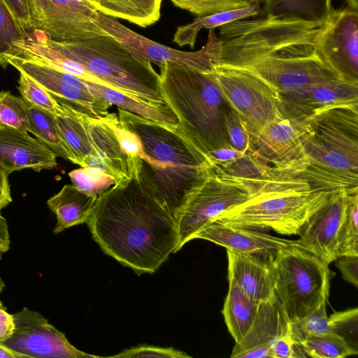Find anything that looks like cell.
<instances>
[{
	"mask_svg": "<svg viewBox=\"0 0 358 358\" xmlns=\"http://www.w3.org/2000/svg\"><path fill=\"white\" fill-rule=\"evenodd\" d=\"M128 166L129 178L98 196L87 224L106 254L138 274L153 273L178 252L176 220L141 157Z\"/></svg>",
	"mask_w": 358,
	"mask_h": 358,
	"instance_id": "6da1fadb",
	"label": "cell"
},
{
	"mask_svg": "<svg viewBox=\"0 0 358 358\" xmlns=\"http://www.w3.org/2000/svg\"><path fill=\"white\" fill-rule=\"evenodd\" d=\"M324 22L266 15L226 24L216 64L247 71L278 92L343 79L317 48Z\"/></svg>",
	"mask_w": 358,
	"mask_h": 358,
	"instance_id": "7a4b0ae2",
	"label": "cell"
},
{
	"mask_svg": "<svg viewBox=\"0 0 358 358\" xmlns=\"http://www.w3.org/2000/svg\"><path fill=\"white\" fill-rule=\"evenodd\" d=\"M294 157L273 173L331 194L358 192V104L334 107L303 122Z\"/></svg>",
	"mask_w": 358,
	"mask_h": 358,
	"instance_id": "3957f363",
	"label": "cell"
},
{
	"mask_svg": "<svg viewBox=\"0 0 358 358\" xmlns=\"http://www.w3.org/2000/svg\"><path fill=\"white\" fill-rule=\"evenodd\" d=\"M122 124L139 138L143 167L176 217L206 175L207 158L177 129L118 108Z\"/></svg>",
	"mask_w": 358,
	"mask_h": 358,
	"instance_id": "277c9868",
	"label": "cell"
},
{
	"mask_svg": "<svg viewBox=\"0 0 358 358\" xmlns=\"http://www.w3.org/2000/svg\"><path fill=\"white\" fill-rule=\"evenodd\" d=\"M158 66L164 100L178 120L176 129L205 156L230 147L225 115L231 107L209 73L167 63Z\"/></svg>",
	"mask_w": 358,
	"mask_h": 358,
	"instance_id": "5b68a950",
	"label": "cell"
},
{
	"mask_svg": "<svg viewBox=\"0 0 358 358\" xmlns=\"http://www.w3.org/2000/svg\"><path fill=\"white\" fill-rule=\"evenodd\" d=\"M332 195L312 189L302 180L275 176L257 195L212 220L231 227L299 235L310 217Z\"/></svg>",
	"mask_w": 358,
	"mask_h": 358,
	"instance_id": "8992f818",
	"label": "cell"
},
{
	"mask_svg": "<svg viewBox=\"0 0 358 358\" xmlns=\"http://www.w3.org/2000/svg\"><path fill=\"white\" fill-rule=\"evenodd\" d=\"M43 34L50 46L64 57L83 64L106 87L154 103H166L160 76L151 62L136 57L112 36L61 42Z\"/></svg>",
	"mask_w": 358,
	"mask_h": 358,
	"instance_id": "52a82bcc",
	"label": "cell"
},
{
	"mask_svg": "<svg viewBox=\"0 0 358 358\" xmlns=\"http://www.w3.org/2000/svg\"><path fill=\"white\" fill-rule=\"evenodd\" d=\"M275 292L290 321L315 310L329 292L334 273L314 255L294 245L279 249L272 258Z\"/></svg>",
	"mask_w": 358,
	"mask_h": 358,
	"instance_id": "ba28073f",
	"label": "cell"
},
{
	"mask_svg": "<svg viewBox=\"0 0 358 358\" xmlns=\"http://www.w3.org/2000/svg\"><path fill=\"white\" fill-rule=\"evenodd\" d=\"M210 76L250 134L282 116L278 92L255 75L236 67L215 64Z\"/></svg>",
	"mask_w": 358,
	"mask_h": 358,
	"instance_id": "9c48e42d",
	"label": "cell"
},
{
	"mask_svg": "<svg viewBox=\"0 0 358 358\" xmlns=\"http://www.w3.org/2000/svg\"><path fill=\"white\" fill-rule=\"evenodd\" d=\"M248 185L218 176L206 169L176 217L178 251L209 221L255 196Z\"/></svg>",
	"mask_w": 358,
	"mask_h": 358,
	"instance_id": "30bf717a",
	"label": "cell"
},
{
	"mask_svg": "<svg viewBox=\"0 0 358 358\" xmlns=\"http://www.w3.org/2000/svg\"><path fill=\"white\" fill-rule=\"evenodd\" d=\"M93 20L142 61L153 62L157 66L166 63L182 65L203 72L211 71L218 62L220 43L213 30H209L207 41L200 50L187 52L148 38L125 27L117 18L98 10Z\"/></svg>",
	"mask_w": 358,
	"mask_h": 358,
	"instance_id": "8fae6325",
	"label": "cell"
},
{
	"mask_svg": "<svg viewBox=\"0 0 358 358\" xmlns=\"http://www.w3.org/2000/svg\"><path fill=\"white\" fill-rule=\"evenodd\" d=\"M32 30L61 42L108 35L93 20L97 9L85 0H29Z\"/></svg>",
	"mask_w": 358,
	"mask_h": 358,
	"instance_id": "7c38bea8",
	"label": "cell"
},
{
	"mask_svg": "<svg viewBox=\"0 0 358 358\" xmlns=\"http://www.w3.org/2000/svg\"><path fill=\"white\" fill-rule=\"evenodd\" d=\"M6 61L46 90L60 103L95 118L105 117L111 103L92 94L86 80L46 64L20 56H7Z\"/></svg>",
	"mask_w": 358,
	"mask_h": 358,
	"instance_id": "4fadbf2b",
	"label": "cell"
},
{
	"mask_svg": "<svg viewBox=\"0 0 358 358\" xmlns=\"http://www.w3.org/2000/svg\"><path fill=\"white\" fill-rule=\"evenodd\" d=\"M13 315L15 331L2 344L16 352L38 358L99 357L77 349L64 333L37 311L24 307Z\"/></svg>",
	"mask_w": 358,
	"mask_h": 358,
	"instance_id": "5bb4252c",
	"label": "cell"
},
{
	"mask_svg": "<svg viewBox=\"0 0 358 358\" xmlns=\"http://www.w3.org/2000/svg\"><path fill=\"white\" fill-rule=\"evenodd\" d=\"M317 46L327 63L344 80L358 83V12L332 8Z\"/></svg>",
	"mask_w": 358,
	"mask_h": 358,
	"instance_id": "9a60e30c",
	"label": "cell"
},
{
	"mask_svg": "<svg viewBox=\"0 0 358 358\" xmlns=\"http://www.w3.org/2000/svg\"><path fill=\"white\" fill-rule=\"evenodd\" d=\"M282 117L305 122L334 107L358 104V83L343 79L278 92Z\"/></svg>",
	"mask_w": 358,
	"mask_h": 358,
	"instance_id": "2e32d148",
	"label": "cell"
},
{
	"mask_svg": "<svg viewBox=\"0 0 358 358\" xmlns=\"http://www.w3.org/2000/svg\"><path fill=\"white\" fill-rule=\"evenodd\" d=\"M290 320L277 296L259 305L257 315L244 336L233 348L231 358L272 357L271 348L289 333Z\"/></svg>",
	"mask_w": 358,
	"mask_h": 358,
	"instance_id": "e0dca14e",
	"label": "cell"
},
{
	"mask_svg": "<svg viewBox=\"0 0 358 358\" xmlns=\"http://www.w3.org/2000/svg\"><path fill=\"white\" fill-rule=\"evenodd\" d=\"M347 193L332 195L306 223L294 245L316 256L327 264L335 261L336 237L344 213Z\"/></svg>",
	"mask_w": 358,
	"mask_h": 358,
	"instance_id": "ac0fdd59",
	"label": "cell"
},
{
	"mask_svg": "<svg viewBox=\"0 0 358 358\" xmlns=\"http://www.w3.org/2000/svg\"><path fill=\"white\" fill-rule=\"evenodd\" d=\"M303 122L278 117L250 134L251 151L259 159L278 170L295 156L303 134Z\"/></svg>",
	"mask_w": 358,
	"mask_h": 358,
	"instance_id": "d6986e66",
	"label": "cell"
},
{
	"mask_svg": "<svg viewBox=\"0 0 358 358\" xmlns=\"http://www.w3.org/2000/svg\"><path fill=\"white\" fill-rule=\"evenodd\" d=\"M56 154L27 131L0 127V166L9 175L24 169L40 172L57 166Z\"/></svg>",
	"mask_w": 358,
	"mask_h": 358,
	"instance_id": "ffe728a7",
	"label": "cell"
},
{
	"mask_svg": "<svg viewBox=\"0 0 358 358\" xmlns=\"http://www.w3.org/2000/svg\"><path fill=\"white\" fill-rule=\"evenodd\" d=\"M223 246L230 251L245 255L269 256L279 249L294 245V241L284 239L253 229L231 227L217 220H210L194 236Z\"/></svg>",
	"mask_w": 358,
	"mask_h": 358,
	"instance_id": "44dd1931",
	"label": "cell"
},
{
	"mask_svg": "<svg viewBox=\"0 0 358 358\" xmlns=\"http://www.w3.org/2000/svg\"><path fill=\"white\" fill-rule=\"evenodd\" d=\"M228 280L234 282L253 301L259 304L275 295L272 266L274 255L239 254L227 250Z\"/></svg>",
	"mask_w": 358,
	"mask_h": 358,
	"instance_id": "7402d4cb",
	"label": "cell"
},
{
	"mask_svg": "<svg viewBox=\"0 0 358 358\" xmlns=\"http://www.w3.org/2000/svg\"><path fill=\"white\" fill-rule=\"evenodd\" d=\"M94 149L85 167L98 169L113 176L117 184L129 178L128 156L122 149L113 128L103 118L80 113Z\"/></svg>",
	"mask_w": 358,
	"mask_h": 358,
	"instance_id": "603a6c76",
	"label": "cell"
},
{
	"mask_svg": "<svg viewBox=\"0 0 358 358\" xmlns=\"http://www.w3.org/2000/svg\"><path fill=\"white\" fill-rule=\"evenodd\" d=\"M97 197L84 193L72 184L65 185L47 201L49 209L57 217L54 233L87 223Z\"/></svg>",
	"mask_w": 358,
	"mask_h": 358,
	"instance_id": "cb8c5ba5",
	"label": "cell"
},
{
	"mask_svg": "<svg viewBox=\"0 0 358 358\" xmlns=\"http://www.w3.org/2000/svg\"><path fill=\"white\" fill-rule=\"evenodd\" d=\"M92 94L118 108L138 115L146 120L169 127L178 125V117L172 108L166 103H154L129 96L110 87L87 81Z\"/></svg>",
	"mask_w": 358,
	"mask_h": 358,
	"instance_id": "d4e9b609",
	"label": "cell"
},
{
	"mask_svg": "<svg viewBox=\"0 0 358 358\" xmlns=\"http://www.w3.org/2000/svg\"><path fill=\"white\" fill-rule=\"evenodd\" d=\"M260 10L259 5H254L231 10L197 16L192 22L177 27L173 35V42L180 47L187 45L193 49L198 34L201 29L213 30L234 21L257 17Z\"/></svg>",
	"mask_w": 358,
	"mask_h": 358,
	"instance_id": "484cf974",
	"label": "cell"
},
{
	"mask_svg": "<svg viewBox=\"0 0 358 358\" xmlns=\"http://www.w3.org/2000/svg\"><path fill=\"white\" fill-rule=\"evenodd\" d=\"M258 303L251 300L234 282L229 280V289L222 313L235 343L248 331L258 310Z\"/></svg>",
	"mask_w": 358,
	"mask_h": 358,
	"instance_id": "4316f807",
	"label": "cell"
},
{
	"mask_svg": "<svg viewBox=\"0 0 358 358\" xmlns=\"http://www.w3.org/2000/svg\"><path fill=\"white\" fill-rule=\"evenodd\" d=\"M62 112L55 117L60 134L73 152L77 164L85 167L94 155L90 138L81 119L80 113L61 104Z\"/></svg>",
	"mask_w": 358,
	"mask_h": 358,
	"instance_id": "83f0119b",
	"label": "cell"
},
{
	"mask_svg": "<svg viewBox=\"0 0 358 358\" xmlns=\"http://www.w3.org/2000/svg\"><path fill=\"white\" fill-rule=\"evenodd\" d=\"M27 118V131L52 150L57 156L77 164V161L62 137L54 115L49 114L24 101Z\"/></svg>",
	"mask_w": 358,
	"mask_h": 358,
	"instance_id": "f1b7e54d",
	"label": "cell"
},
{
	"mask_svg": "<svg viewBox=\"0 0 358 358\" xmlns=\"http://www.w3.org/2000/svg\"><path fill=\"white\" fill-rule=\"evenodd\" d=\"M258 16H280L308 21H324L331 9V0H265Z\"/></svg>",
	"mask_w": 358,
	"mask_h": 358,
	"instance_id": "f546056e",
	"label": "cell"
},
{
	"mask_svg": "<svg viewBox=\"0 0 358 358\" xmlns=\"http://www.w3.org/2000/svg\"><path fill=\"white\" fill-rule=\"evenodd\" d=\"M336 254L337 257L358 256V192L347 195L337 233Z\"/></svg>",
	"mask_w": 358,
	"mask_h": 358,
	"instance_id": "4dcf8cb0",
	"label": "cell"
},
{
	"mask_svg": "<svg viewBox=\"0 0 358 358\" xmlns=\"http://www.w3.org/2000/svg\"><path fill=\"white\" fill-rule=\"evenodd\" d=\"M299 346L306 357L313 358H342L358 353L343 337L331 331L308 338Z\"/></svg>",
	"mask_w": 358,
	"mask_h": 358,
	"instance_id": "1f68e13d",
	"label": "cell"
},
{
	"mask_svg": "<svg viewBox=\"0 0 358 358\" xmlns=\"http://www.w3.org/2000/svg\"><path fill=\"white\" fill-rule=\"evenodd\" d=\"M27 30L10 9L4 0H0V66H8L6 57L16 55L15 43L25 39Z\"/></svg>",
	"mask_w": 358,
	"mask_h": 358,
	"instance_id": "d6a6232c",
	"label": "cell"
},
{
	"mask_svg": "<svg viewBox=\"0 0 358 358\" xmlns=\"http://www.w3.org/2000/svg\"><path fill=\"white\" fill-rule=\"evenodd\" d=\"M327 302V299L323 300L309 314L290 321V336L296 345L299 346L308 338L320 336L331 331L326 310Z\"/></svg>",
	"mask_w": 358,
	"mask_h": 358,
	"instance_id": "836d02e7",
	"label": "cell"
},
{
	"mask_svg": "<svg viewBox=\"0 0 358 358\" xmlns=\"http://www.w3.org/2000/svg\"><path fill=\"white\" fill-rule=\"evenodd\" d=\"M19 73L17 90L26 102L54 116L62 112V106L52 94L24 72Z\"/></svg>",
	"mask_w": 358,
	"mask_h": 358,
	"instance_id": "e575fe53",
	"label": "cell"
},
{
	"mask_svg": "<svg viewBox=\"0 0 358 358\" xmlns=\"http://www.w3.org/2000/svg\"><path fill=\"white\" fill-rule=\"evenodd\" d=\"M176 7L197 16L259 5L265 0H169Z\"/></svg>",
	"mask_w": 358,
	"mask_h": 358,
	"instance_id": "d590c367",
	"label": "cell"
},
{
	"mask_svg": "<svg viewBox=\"0 0 358 358\" xmlns=\"http://www.w3.org/2000/svg\"><path fill=\"white\" fill-rule=\"evenodd\" d=\"M69 176L72 185L91 196H99L116 183L115 179L110 175L92 167L74 169Z\"/></svg>",
	"mask_w": 358,
	"mask_h": 358,
	"instance_id": "8d00e7d4",
	"label": "cell"
},
{
	"mask_svg": "<svg viewBox=\"0 0 358 358\" xmlns=\"http://www.w3.org/2000/svg\"><path fill=\"white\" fill-rule=\"evenodd\" d=\"M24 100L9 91L0 92V127L27 131Z\"/></svg>",
	"mask_w": 358,
	"mask_h": 358,
	"instance_id": "74e56055",
	"label": "cell"
},
{
	"mask_svg": "<svg viewBox=\"0 0 358 358\" xmlns=\"http://www.w3.org/2000/svg\"><path fill=\"white\" fill-rule=\"evenodd\" d=\"M225 130L230 147L244 153L250 152V134L240 116L231 108L225 115Z\"/></svg>",
	"mask_w": 358,
	"mask_h": 358,
	"instance_id": "f35d334b",
	"label": "cell"
},
{
	"mask_svg": "<svg viewBox=\"0 0 358 358\" xmlns=\"http://www.w3.org/2000/svg\"><path fill=\"white\" fill-rule=\"evenodd\" d=\"M115 1L136 17L140 27L150 26L160 18L161 7L156 5L152 0Z\"/></svg>",
	"mask_w": 358,
	"mask_h": 358,
	"instance_id": "ab89813d",
	"label": "cell"
},
{
	"mask_svg": "<svg viewBox=\"0 0 358 358\" xmlns=\"http://www.w3.org/2000/svg\"><path fill=\"white\" fill-rule=\"evenodd\" d=\"M111 357L120 358H140V357H159V358H190L186 353L175 350L172 348H159L150 345H142L121 352Z\"/></svg>",
	"mask_w": 358,
	"mask_h": 358,
	"instance_id": "60d3db41",
	"label": "cell"
},
{
	"mask_svg": "<svg viewBox=\"0 0 358 358\" xmlns=\"http://www.w3.org/2000/svg\"><path fill=\"white\" fill-rule=\"evenodd\" d=\"M358 308H355L341 312H334L329 317V324L331 331L342 337L347 333L357 336Z\"/></svg>",
	"mask_w": 358,
	"mask_h": 358,
	"instance_id": "b9f144b4",
	"label": "cell"
},
{
	"mask_svg": "<svg viewBox=\"0 0 358 358\" xmlns=\"http://www.w3.org/2000/svg\"><path fill=\"white\" fill-rule=\"evenodd\" d=\"M336 266L343 278L356 287H358V256L346 255L337 257Z\"/></svg>",
	"mask_w": 358,
	"mask_h": 358,
	"instance_id": "7bdbcfd3",
	"label": "cell"
},
{
	"mask_svg": "<svg viewBox=\"0 0 358 358\" xmlns=\"http://www.w3.org/2000/svg\"><path fill=\"white\" fill-rule=\"evenodd\" d=\"M101 5V13L104 15L125 20L138 25V21L136 17L118 4L115 0H98Z\"/></svg>",
	"mask_w": 358,
	"mask_h": 358,
	"instance_id": "ee69618b",
	"label": "cell"
},
{
	"mask_svg": "<svg viewBox=\"0 0 358 358\" xmlns=\"http://www.w3.org/2000/svg\"><path fill=\"white\" fill-rule=\"evenodd\" d=\"M13 14L28 31H31V19L29 0H4Z\"/></svg>",
	"mask_w": 358,
	"mask_h": 358,
	"instance_id": "f6af8a7d",
	"label": "cell"
},
{
	"mask_svg": "<svg viewBox=\"0 0 358 358\" xmlns=\"http://www.w3.org/2000/svg\"><path fill=\"white\" fill-rule=\"evenodd\" d=\"M245 153L238 151L231 147L213 150L206 154L207 158V166L227 163L243 155Z\"/></svg>",
	"mask_w": 358,
	"mask_h": 358,
	"instance_id": "bcb514c9",
	"label": "cell"
},
{
	"mask_svg": "<svg viewBox=\"0 0 358 358\" xmlns=\"http://www.w3.org/2000/svg\"><path fill=\"white\" fill-rule=\"evenodd\" d=\"M13 314L6 311V308H0V343L8 340L15 331Z\"/></svg>",
	"mask_w": 358,
	"mask_h": 358,
	"instance_id": "7dc6e473",
	"label": "cell"
},
{
	"mask_svg": "<svg viewBox=\"0 0 358 358\" xmlns=\"http://www.w3.org/2000/svg\"><path fill=\"white\" fill-rule=\"evenodd\" d=\"M8 176V174L0 166V213L13 201Z\"/></svg>",
	"mask_w": 358,
	"mask_h": 358,
	"instance_id": "c3c4849f",
	"label": "cell"
},
{
	"mask_svg": "<svg viewBox=\"0 0 358 358\" xmlns=\"http://www.w3.org/2000/svg\"><path fill=\"white\" fill-rule=\"evenodd\" d=\"M10 240L6 218L0 213V259L10 248Z\"/></svg>",
	"mask_w": 358,
	"mask_h": 358,
	"instance_id": "681fc988",
	"label": "cell"
},
{
	"mask_svg": "<svg viewBox=\"0 0 358 358\" xmlns=\"http://www.w3.org/2000/svg\"><path fill=\"white\" fill-rule=\"evenodd\" d=\"M0 358H27L25 355L16 352L0 343Z\"/></svg>",
	"mask_w": 358,
	"mask_h": 358,
	"instance_id": "f907efd6",
	"label": "cell"
},
{
	"mask_svg": "<svg viewBox=\"0 0 358 358\" xmlns=\"http://www.w3.org/2000/svg\"><path fill=\"white\" fill-rule=\"evenodd\" d=\"M348 6L356 11H358V0H346Z\"/></svg>",
	"mask_w": 358,
	"mask_h": 358,
	"instance_id": "816d5d0a",
	"label": "cell"
},
{
	"mask_svg": "<svg viewBox=\"0 0 358 358\" xmlns=\"http://www.w3.org/2000/svg\"><path fill=\"white\" fill-rule=\"evenodd\" d=\"M5 287V283L3 282V280L1 279V278L0 277V294L1 293V292L3 291V289H4ZM0 308H6L3 303H2V301L0 300Z\"/></svg>",
	"mask_w": 358,
	"mask_h": 358,
	"instance_id": "f5cc1de1",
	"label": "cell"
},
{
	"mask_svg": "<svg viewBox=\"0 0 358 358\" xmlns=\"http://www.w3.org/2000/svg\"><path fill=\"white\" fill-rule=\"evenodd\" d=\"M156 5L161 7V3L162 0H152Z\"/></svg>",
	"mask_w": 358,
	"mask_h": 358,
	"instance_id": "db71d44e",
	"label": "cell"
}]
</instances>
